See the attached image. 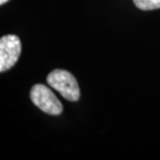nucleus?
<instances>
[{
    "label": "nucleus",
    "instance_id": "1",
    "mask_svg": "<svg viewBox=\"0 0 160 160\" xmlns=\"http://www.w3.org/2000/svg\"><path fill=\"white\" fill-rule=\"evenodd\" d=\"M47 82L67 100L72 102L79 100L80 89L77 80L68 71L54 70L48 75Z\"/></svg>",
    "mask_w": 160,
    "mask_h": 160
},
{
    "label": "nucleus",
    "instance_id": "2",
    "mask_svg": "<svg viewBox=\"0 0 160 160\" xmlns=\"http://www.w3.org/2000/svg\"><path fill=\"white\" fill-rule=\"evenodd\" d=\"M30 99L42 111L51 116H59L63 110L62 103L54 92L44 84L32 86L30 91Z\"/></svg>",
    "mask_w": 160,
    "mask_h": 160
},
{
    "label": "nucleus",
    "instance_id": "3",
    "mask_svg": "<svg viewBox=\"0 0 160 160\" xmlns=\"http://www.w3.org/2000/svg\"><path fill=\"white\" fill-rule=\"evenodd\" d=\"M21 41L15 34H8L0 40V72L12 68L21 54Z\"/></svg>",
    "mask_w": 160,
    "mask_h": 160
},
{
    "label": "nucleus",
    "instance_id": "4",
    "mask_svg": "<svg viewBox=\"0 0 160 160\" xmlns=\"http://www.w3.org/2000/svg\"><path fill=\"white\" fill-rule=\"evenodd\" d=\"M134 4L142 11L160 8V0H133Z\"/></svg>",
    "mask_w": 160,
    "mask_h": 160
},
{
    "label": "nucleus",
    "instance_id": "5",
    "mask_svg": "<svg viewBox=\"0 0 160 160\" xmlns=\"http://www.w3.org/2000/svg\"><path fill=\"white\" fill-rule=\"evenodd\" d=\"M8 0H0V4H4L5 2H8Z\"/></svg>",
    "mask_w": 160,
    "mask_h": 160
}]
</instances>
